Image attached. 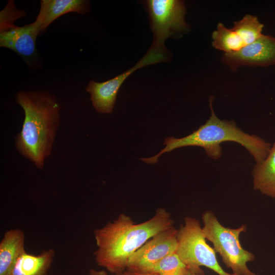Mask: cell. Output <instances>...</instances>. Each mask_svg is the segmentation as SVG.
I'll return each instance as SVG.
<instances>
[{"label":"cell","mask_w":275,"mask_h":275,"mask_svg":"<svg viewBox=\"0 0 275 275\" xmlns=\"http://www.w3.org/2000/svg\"><path fill=\"white\" fill-rule=\"evenodd\" d=\"M174 225L170 213L162 208L139 224L129 216L120 214L113 222L94 231L98 248L93 254L95 262L112 274L122 272L131 255L152 237Z\"/></svg>","instance_id":"obj_1"},{"label":"cell","mask_w":275,"mask_h":275,"mask_svg":"<svg viewBox=\"0 0 275 275\" xmlns=\"http://www.w3.org/2000/svg\"><path fill=\"white\" fill-rule=\"evenodd\" d=\"M23 109L24 119L15 139L16 150L42 169L51 154L60 124L61 104L57 97L45 91H20L15 97Z\"/></svg>","instance_id":"obj_2"},{"label":"cell","mask_w":275,"mask_h":275,"mask_svg":"<svg viewBox=\"0 0 275 275\" xmlns=\"http://www.w3.org/2000/svg\"><path fill=\"white\" fill-rule=\"evenodd\" d=\"M213 97H210L209 106L211 114L206 123L190 134L181 138L170 136L166 138L165 148L157 154L141 159L147 163L153 164L159 157L166 152L187 146L203 148L207 156L216 160L222 155L221 143L234 142L244 147L255 159L256 163L261 162L268 155L271 145L261 138L243 131L234 121L222 120L214 114L212 107Z\"/></svg>","instance_id":"obj_3"},{"label":"cell","mask_w":275,"mask_h":275,"mask_svg":"<svg viewBox=\"0 0 275 275\" xmlns=\"http://www.w3.org/2000/svg\"><path fill=\"white\" fill-rule=\"evenodd\" d=\"M202 219L206 240L212 243L223 262L232 271V275H257L247 266V263L254 260L255 255L244 250L240 242V234L246 231V225L243 224L235 229L226 227L209 210L203 213Z\"/></svg>","instance_id":"obj_4"},{"label":"cell","mask_w":275,"mask_h":275,"mask_svg":"<svg viewBox=\"0 0 275 275\" xmlns=\"http://www.w3.org/2000/svg\"><path fill=\"white\" fill-rule=\"evenodd\" d=\"M184 221L178 230L176 253L191 272L204 275L201 267L205 266L218 275H232L219 264L216 252L207 243L199 221L190 216L185 217Z\"/></svg>","instance_id":"obj_5"},{"label":"cell","mask_w":275,"mask_h":275,"mask_svg":"<svg viewBox=\"0 0 275 275\" xmlns=\"http://www.w3.org/2000/svg\"><path fill=\"white\" fill-rule=\"evenodd\" d=\"M146 4L154 36L151 48L162 51L168 37L188 31L186 8L179 0H148Z\"/></svg>","instance_id":"obj_6"},{"label":"cell","mask_w":275,"mask_h":275,"mask_svg":"<svg viewBox=\"0 0 275 275\" xmlns=\"http://www.w3.org/2000/svg\"><path fill=\"white\" fill-rule=\"evenodd\" d=\"M177 232L173 226L152 237L129 258L126 270L151 273L160 261L176 253Z\"/></svg>","instance_id":"obj_7"},{"label":"cell","mask_w":275,"mask_h":275,"mask_svg":"<svg viewBox=\"0 0 275 275\" xmlns=\"http://www.w3.org/2000/svg\"><path fill=\"white\" fill-rule=\"evenodd\" d=\"M221 61L233 71L242 66L275 65V38L263 34L236 52L224 53Z\"/></svg>","instance_id":"obj_8"},{"label":"cell","mask_w":275,"mask_h":275,"mask_svg":"<svg viewBox=\"0 0 275 275\" xmlns=\"http://www.w3.org/2000/svg\"><path fill=\"white\" fill-rule=\"evenodd\" d=\"M40 34V24L37 19L23 26L15 25L0 33V46L13 50L30 67H35L39 59L36 39Z\"/></svg>","instance_id":"obj_9"},{"label":"cell","mask_w":275,"mask_h":275,"mask_svg":"<svg viewBox=\"0 0 275 275\" xmlns=\"http://www.w3.org/2000/svg\"><path fill=\"white\" fill-rule=\"evenodd\" d=\"M90 10L87 0H41L40 9L36 18L40 24V34L60 16L70 12L85 14Z\"/></svg>","instance_id":"obj_10"},{"label":"cell","mask_w":275,"mask_h":275,"mask_svg":"<svg viewBox=\"0 0 275 275\" xmlns=\"http://www.w3.org/2000/svg\"><path fill=\"white\" fill-rule=\"evenodd\" d=\"M24 234L18 229L6 231L0 242V275H11L19 256L25 252Z\"/></svg>","instance_id":"obj_11"},{"label":"cell","mask_w":275,"mask_h":275,"mask_svg":"<svg viewBox=\"0 0 275 275\" xmlns=\"http://www.w3.org/2000/svg\"><path fill=\"white\" fill-rule=\"evenodd\" d=\"M120 87L113 78L101 82L91 80L86 87V90L90 94V100L97 112L111 114L113 111Z\"/></svg>","instance_id":"obj_12"},{"label":"cell","mask_w":275,"mask_h":275,"mask_svg":"<svg viewBox=\"0 0 275 275\" xmlns=\"http://www.w3.org/2000/svg\"><path fill=\"white\" fill-rule=\"evenodd\" d=\"M55 254L51 249L44 250L38 255L25 251L16 260L11 275H47Z\"/></svg>","instance_id":"obj_13"},{"label":"cell","mask_w":275,"mask_h":275,"mask_svg":"<svg viewBox=\"0 0 275 275\" xmlns=\"http://www.w3.org/2000/svg\"><path fill=\"white\" fill-rule=\"evenodd\" d=\"M252 175L253 188L275 199V142L264 160L254 166Z\"/></svg>","instance_id":"obj_14"},{"label":"cell","mask_w":275,"mask_h":275,"mask_svg":"<svg viewBox=\"0 0 275 275\" xmlns=\"http://www.w3.org/2000/svg\"><path fill=\"white\" fill-rule=\"evenodd\" d=\"M212 46L224 53L236 52L245 45L234 31L227 28L222 22L217 24L216 30L212 32Z\"/></svg>","instance_id":"obj_15"},{"label":"cell","mask_w":275,"mask_h":275,"mask_svg":"<svg viewBox=\"0 0 275 275\" xmlns=\"http://www.w3.org/2000/svg\"><path fill=\"white\" fill-rule=\"evenodd\" d=\"M263 28L264 25L257 16L246 14L241 20L234 22L232 29L240 36L245 45H247L262 36Z\"/></svg>","instance_id":"obj_16"},{"label":"cell","mask_w":275,"mask_h":275,"mask_svg":"<svg viewBox=\"0 0 275 275\" xmlns=\"http://www.w3.org/2000/svg\"><path fill=\"white\" fill-rule=\"evenodd\" d=\"M151 273L158 275H191L192 273L175 253L160 261L154 267Z\"/></svg>","instance_id":"obj_17"},{"label":"cell","mask_w":275,"mask_h":275,"mask_svg":"<svg viewBox=\"0 0 275 275\" xmlns=\"http://www.w3.org/2000/svg\"><path fill=\"white\" fill-rule=\"evenodd\" d=\"M26 15L25 11L16 8L14 1H9L0 12V33L14 27L13 23L16 20Z\"/></svg>","instance_id":"obj_18"},{"label":"cell","mask_w":275,"mask_h":275,"mask_svg":"<svg viewBox=\"0 0 275 275\" xmlns=\"http://www.w3.org/2000/svg\"><path fill=\"white\" fill-rule=\"evenodd\" d=\"M112 275H158V274H154V273H139V272H132V271L126 270L122 272L116 273V274H112Z\"/></svg>","instance_id":"obj_19"},{"label":"cell","mask_w":275,"mask_h":275,"mask_svg":"<svg viewBox=\"0 0 275 275\" xmlns=\"http://www.w3.org/2000/svg\"><path fill=\"white\" fill-rule=\"evenodd\" d=\"M89 275H108L104 270H96L91 269L89 270Z\"/></svg>","instance_id":"obj_20"},{"label":"cell","mask_w":275,"mask_h":275,"mask_svg":"<svg viewBox=\"0 0 275 275\" xmlns=\"http://www.w3.org/2000/svg\"><path fill=\"white\" fill-rule=\"evenodd\" d=\"M191 275H198V274H197L193 273H192Z\"/></svg>","instance_id":"obj_21"}]
</instances>
